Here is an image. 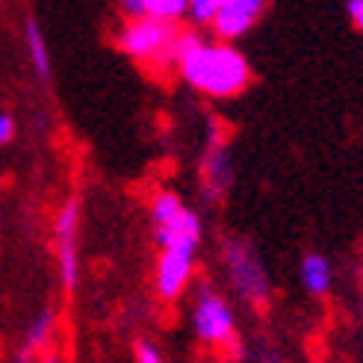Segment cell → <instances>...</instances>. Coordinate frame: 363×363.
<instances>
[{
    "label": "cell",
    "mask_w": 363,
    "mask_h": 363,
    "mask_svg": "<svg viewBox=\"0 0 363 363\" xmlns=\"http://www.w3.org/2000/svg\"><path fill=\"white\" fill-rule=\"evenodd\" d=\"M174 65L184 80L207 98H233L251 83V65L230 42H207L198 33L180 30L174 39Z\"/></svg>",
    "instance_id": "1"
},
{
    "label": "cell",
    "mask_w": 363,
    "mask_h": 363,
    "mask_svg": "<svg viewBox=\"0 0 363 363\" xmlns=\"http://www.w3.org/2000/svg\"><path fill=\"white\" fill-rule=\"evenodd\" d=\"M177 33L180 27L174 21H160V18L142 15V18H127L116 42L127 57L142 65H172Z\"/></svg>",
    "instance_id": "2"
},
{
    "label": "cell",
    "mask_w": 363,
    "mask_h": 363,
    "mask_svg": "<svg viewBox=\"0 0 363 363\" xmlns=\"http://www.w3.org/2000/svg\"><path fill=\"white\" fill-rule=\"evenodd\" d=\"M77 225H80V204L77 198L62 204L53 222V237H57V260L65 289H74L80 278V257H77Z\"/></svg>",
    "instance_id": "3"
},
{
    "label": "cell",
    "mask_w": 363,
    "mask_h": 363,
    "mask_svg": "<svg viewBox=\"0 0 363 363\" xmlns=\"http://www.w3.org/2000/svg\"><path fill=\"white\" fill-rule=\"evenodd\" d=\"M266 6H269V0H225L219 6V12L213 15L210 30H213L216 39L237 42L245 33H251L257 27Z\"/></svg>",
    "instance_id": "4"
},
{
    "label": "cell",
    "mask_w": 363,
    "mask_h": 363,
    "mask_svg": "<svg viewBox=\"0 0 363 363\" xmlns=\"http://www.w3.org/2000/svg\"><path fill=\"white\" fill-rule=\"evenodd\" d=\"M195 334L210 346H233V313L213 293H204L195 304Z\"/></svg>",
    "instance_id": "5"
},
{
    "label": "cell",
    "mask_w": 363,
    "mask_h": 363,
    "mask_svg": "<svg viewBox=\"0 0 363 363\" xmlns=\"http://www.w3.org/2000/svg\"><path fill=\"white\" fill-rule=\"evenodd\" d=\"M192 254L195 245H169L162 248L160 263H157V293L160 298H177L184 293V286L189 284L192 275Z\"/></svg>",
    "instance_id": "6"
},
{
    "label": "cell",
    "mask_w": 363,
    "mask_h": 363,
    "mask_svg": "<svg viewBox=\"0 0 363 363\" xmlns=\"http://www.w3.org/2000/svg\"><path fill=\"white\" fill-rule=\"evenodd\" d=\"M228 266L233 272V281L251 298H263L266 296V275L257 266V260L251 257V251L242 242H230L228 245Z\"/></svg>",
    "instance_id": "7"
},
{
    "label": "cell",
    "mask_w": 363,
    "mask_h": 363,
    "mask_svg": "<svg viewBox=\"0 0 363 363\" xmlns=\"http://www.w3.org/2000/svg\"><path fill=\"white\" fill-rule=\"evenodd\" d=\"M198 240H201V222L192 210H180L172 222L166 225H157V242L162 248L169 245H195L198 248Z\"/></svg>",
    "instance_id": "8"
},
{
    "label": "cell",
    "mask_w": 363,
    "mask_h": 363,
    "mask_svg": "<svg viewBox=\"0 0 363 363\" xmlns=\"http://www.w3.org/2000/svg\"><path fill=\"white\" fill-rule=\"evenodd\" d=\"M24 42H27V57H30V65L33 71L39 74L42 80L50 77V48H48V39H45V30L35 18H27L24 21Z\"/></svg>",
    "instance_id": "9"
},
{
    "label": "cell",
    "mask_w": 363,
    "mask_h": 363,
    "mask_svg": "<svg viewBox=\"0 0 363 363\" xmlns=\"http://www.w3.org/2000/svg\"><path fill=\"white\" fill-rule=\"evenodd\" d=\"M301 278L307 293L313 296H325L331 289V263L322 257V254H307L301 263Z\"/></svg>",
    "instance_id": "10"
},
{
    "label": "cell",
    "mask_w": 363,
    "mask_h": 363,
    "mask_svg": "<svg viewBox=\"0 0 363 363\" xmlns=\"http://www.w3.org/2000/svg\"><path fill=\"white\" fill-rule=\"evenodd\" d=\"M189 0H142V9L148 18H160V21H180L186 18Z\"/></svg>",
    "instance_id": "11"
},
{
    "label": "cell",
    "mask_w": 363,
    "mask_h": 363,
    "mask_svg": "<svg viewBox=\"0 0 363 363\" xmlns=\"http://www.w3.org/2000/svg\"><path fill=\"white\" fill-rule=\"evenodd\" d=\"M53 325H57V313H53V311H42L39 316H35V322L30 325V331H27V349L30 352L45 346V342L50 340Z\"/></svg>",
    "instance_id": "12"
},
{
    "label": "cell",
    "mask_w": 363,
    "mask_h": 363,
    "mask_svg": "<svg viewBox=\"0 0 363 363\" xmlns=\"http://www.w3.org/2000/svg\"><path fill=\"white\" fill-rule=\"evenodd\" d=\"M180 210H184V204H180V198H177L174 192H160V195L154 198V204H151V219H154L157 225H166V222L174 219Z\"/></svg>",
    "instance_id": "13"
},
{
    "label": "cell",
    "mask_w": 363,
    "mask_h": 363,
    "mask_svg": "<svg viewBox=\"0 0 363 363\" xmlns=\"http://www.w3.org/2000/svg\"><path fill=\"white\" fill-rule=\"evenodd\" d=\"M225 4V0H189L186 6V18L195 24V27H210L213 15L219 12V6Z\"/></svg>",
    "instance_id": "14"
},
{
    "label": "cell",
    "mask_w": 363,
    "mask_h": 363,
    "mask_svg": "<svg viewBox=\"0 0 363 363\" xmlns=\"http://www.w3.org/2000/svg\"><path fill=\"white\" fill-rule=\"evenodd\" d=\"M210 186L213 189H222L228 184V166H225V154L222 151H216L213 160H210Z\"/></svg>",
    "instance_id": "15"
},
{
    "label": "cell",
    "mask_w": 363,
    "mask_h": 363,
    "mask_svg": "<svg viewBox=\"0 0 363 363\" xmlns=\"http://www.w3.org/2000/svg\"><path fill=\"white\" fill-rule=\"evenodd\" d=\"M136 363H162V357H160V352L151 346V342H139L136 346Z\"/></svg>",
    "instance_id": "16"
},
{
    "label": "cell",
    "mask_w": 363,
    "mask_h": 363,
    "mask_svg": "<svg viewBox=\"0 0 363 363\" xmlns=\"http://www.w3.org/2000/svg\"><path fill=\"white\" fill-rule=\"evenodd\" d=\"M15 139V118L9 113H0V145Z\"/></svg>",
    "instance_id": "17"
},
{
    "label": "cell",
    "mask_w": 363,
    "mask_h": 363,
    "mask_svg": "<svg viewBox=\"0 0 363 363\" xmlns=\"http://www.w3.org/2000/svg\"><path fill=\"white\" fill-rule=\"evenodd\" d=\"M118 9L124 18H142L145 9H142V0H118Z\"/></svg>",
    "instance_id": "18"
},
{
    "label": "cell",
    "mask_w": 363,
    "mask_h": 363,
    "mask_svg": "<svg viewBox=\"0 0 363 363\" xmlns=\"http://www.w3.org/2000/svg\"><path fill=\"white\" fill-rule=\"evenodd\" d=\"M349 21L363 30V0H349Z\"/></svg>",
    "instance_id": "19"
},
{
    "label": "cell",
    "mask_w": 363,
    "mask_h": 363,
    "mask_svg": "<svg viewBox=\"0 0 363 363\" xmlns=\"http://www.w3.org/2000/svg\"><path fill=\"white\" fill-rule=\"evenodd\" d=\"M18 363H33V357H27V354H24V357L18 360ZM45 363H57V360H45Z\"/></svg>",
    "instance_id": "20"
}]
</instances>
